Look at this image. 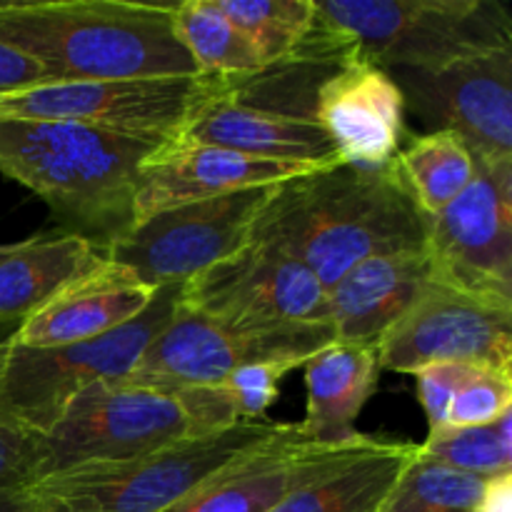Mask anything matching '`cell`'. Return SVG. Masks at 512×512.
<instances>
[{
  "instance_id": "cell-18",
  "label": "cell",
  "mask_w": 512,
  "mask_h": 512,
  "mask_svg": "<svg viewBox=\"0 0 512 512\" xmlns=\"http://www.w3.org/2000/svg\"><path fill=\"white\" fill-rule=\"evenodd\" d=\"M158 288L103 258L23 320L10 338L25 348H58L113 333L153 303Z\"/></svg>"
},
{
  "instance_id": "cell-12",
  "label": "cell",
  "mask_w": 512,
  "mask_h": 512,
  "mask_svg": "<svg viewBox=\"0 0 512 512\" xmlns=\"http://www.w3.org/2000/svg\"><path fill=\"white\" fill-rule=\"evenodd\" d=\"M180 305L243 328L328 323L325 290L295 255L263 238L203 270L180 290Z\"/></svg>"
},
{
  "instance_id": "cell-17",
  "label": "cell",
  "mask_w": 512,
  "mask_h": 512,
  "mask_svg": "<svg viewBox=\"0 0 512 512\" xmlns=\"http://www.w3.org/2000/svg\"><path fill=\"white\" fill-rule=\"evenodd\" d=\"M310 170L315 168L250 158V155L218 148V145L178 140V143L155 148L140 165L133 225L175 205L198 203V200L260 188V185H280Z\"/></svg>"
},
{
  "instance_id": "cell-6",
  "label": "cell",
  "mask_w": 512,
  "mask_h": 512,
  "mask_svg": "<svg viewBox=\"0 0 512 512\" xmlns=\"http://www.w3.org/2000/svg\"><path fill=\"white\" fill-rule=\"evenodd\" d=\"M180 290L183 285H163L138 318L83 343L25 348L8 338L0 365V420L23 433L43 435L85 388L128 378L178 313Z\"/></svg>"
},
{
  "instance_id": "cell-29",
  "label": "cell",
  "mask_w": 512,
  "mask_h": 512,
  "mask_svg": "<svg viewBox=\"0 0 512 512\" xmlns=\"http://www.w3.org/2000/svg\"><path fill=\"white\" fill-rule=\"evenodd\" d=\"M293 368L298 365L285 363V360H265V363L243 365L228 380L213 385L230 423L263 420L265 410L278 400L280 380Z\"/></svg>"
},
{
  "instance_id": "cell-31",
  "label": "cell",
  "mask_w": 512,
  "mask_h": 512,
  "mask_svg": "<svg viewBox=\"0 0 512 512\" xmlns=\"http://www.w3.org/2000/svg\"><path fill=\"white\" fill-rule=\"evenodd\" d=\"M8 338L0 340V365H3ZM35 458H38V435L23 433L0 420V490L30 488L35 483Z\"/></svg>"
},
{
  "instance_id": "cell-13",
  "label": "cell",
  "mask_w": 512,
  "mask_h": 512,
  "mask_svg": "<svg viewBox=\"0 0 512 512\" xmlns=\"http://www.w3.org/2000/svg\"><path fill=\"white\" fill-rule=\"evenodd\" d=\"M475 180L428 220L435 278L512 298V160L475 158Z\"/></svg>"
},
{
  "instance_id": "cell-15",
  "label": "cell",
  "mask_w": 512,
  "mask_h": 512,
  "mask_svg": "<svg viewBox=\"0 0 512 512\" xmlns=\"http://www.w3.org/2000/svg\"><path fill=\"white\" fill-rule=\"evenodd\" d=\"M375 438L360 433L345 443H320L300 425L283 433L200 485L170 512H273L295 490L368 450Z\"/></svg>"
},
{
  "instance_id": "cell-34",
  "label": "cell",
  "mask_w": 512,
  "mask_h": 512,
  "mask_svg": "<svg viewBox=\"0 0 512 512\" xmlns=\"http://www.w3.org/2000/svg\"><path fill=\"white\" fill-rule=\"evenodd\" d=\"M478 512H512V473L488 478Z\"/></svg>"
},
{
  "instance_id": "cell-32",
  "label": "cell",
  "mask_w": 512,
  "mask_h": 512,
  "mask_svg": "<svg viewBox=\"0 0 512 512\" xmlns=\"http://www.w3.org/2000/svg\"><path fill=\"white\" fill-rule=\"evenodd\" d=\"M473 370V365L438 363L428 365V368L415 373V380H418V398L425 415H428L430 430L443 428L445 418H448L450 400H453V395L458 393V388L465 383V378Z\"/></svg>"
},
{
  "instance_id": "cell-1",
  "label": "cell",
  "mask_w": 512,
  "mask_h": 512,
  "mask_svg": "<svg viewBox=\"0 0 512 512\" xmlns=\"http://www.w3.org/2000/svg\"><path fill=\"white\" fill-rule=\"evenodd\" d=\"M253 238L295 255L328 293L363 260L428 248V218L395 160L385 168L343 160L275 185Z\"/></svg>"
},
{
  "instance_id": "cell-4",
  "label": "cell",
  "mask_w": 512,
  "mask_h": 512,
  "mask_svg": "<svg viewBox=\"0 0 512 512\" xmlns=\"http://www.w3.org/2000/svg\"><path fill=\"white\" fill-rule=\"evenodd\" d=\"M315 10L350 53L383 70H438L512 48L498 0H315Z\"/></svg>"
},
{
  "instance_id": "cell-23",
  "label": "cell",
  "mask_w": 512,
  "mask_h": 512,
  "mask_svg": "<svg viewBox=\"0 0 512 512\" xmlns=\"http://www.w3.org/2000/svg\"><path fill=\"white\" fill-rule=\"evenodd\" d=\"M413 453V443L375 440L358 458L295 490L273 512H378Z\"/></svg>"
},
{
  "instance_id": "cell-8",
  "label": "cell",
  "mask_w": 512,
  "mask_h": 512,
  "mask_svg": "<svg viewBox=\"0 0 512 512\" xmlns=\"http://www.w3.org/2000/svg\"><path fill=\"white\" fill-rule=\"evenodd\" d=\"M200 435L178 393L133 383H95L75 395L58 423L38 435L35 483L68 470L133 460Z\"/></svg>"
},
{
  "instance_id": "cell-22",
  "label": "cell",
  "mask_w": 512,
  "mask_h": 512,
  "mask_svg": "<svg viewBox=\"0 0 512 512\" xmlns=\"http://www.w3.org/2000/svg\"><path fill=\"white\" fill-rule=\"evenodd\" d=\"M103 258L93 243L73 233L35 235L13 243L0 258V325L18 328Z\"/></svg>"
},
{
  "instance_id": "cell-35",
  "label": "cell",
  "mask_w": 512,
  "mask_h": 512,
  "mask_svg": "<svg viewBox=\"0 0 512 512\" xmlns=\"http://www.w3.org/2000/svg\"><path fill=\"white\" fill-rule=\"evenodd\" d=\"M0 512H38V503L30 488L0 490Z\"/></svg>"
},
{
  "instance_id": "cell-20",
  "label": "cell",
  "mask_w": 512,
  "mask_h": 512,
  "mask_svg": "<svg viewBox=\"0 0 512 512\" xmlns=\"http://www.w3.org/2000/svg\"><path fill=\"white\" fill-rule=\"evenodd\" d=\"M183 140L218 145L260 160L330 168L343 163L338 148L313 115L280 113L240 100V88L215 100Z\"/></svg>"
},
{
  "instance_id": "cell-7",
  "label": "cell",
  "mask_w": 512,
  "mask_h": 512,
  "mask_svg": "<svg viewBox=\"0 0 512 512\" xmlns=\"http://www.w3.org/2000/svg\"><path fill=\"white\" fill-rule=\"evenodd\" d=\"M240 83L220 75L48 83L0 95V118L78 123L163 148L183 140L190 125Z\"/></svg>"
},
{
  "instance_id": "cell-14",
  "label": "cell",
  "mask_w": 512,
  "mask_h": 512,
  "mask_svg": "<svg viewBox=\"0 0 512 512\" xmlns=\"http://www.w3.org/2000/svg\"><path fill=\"white\" fill-rule=\"evenodd\" d=\"M433 130L465 140L475 158L512 160V48L438 70H385Z\"/></svg>"
},
{
  "instance_id": "cell-5",
  "label": "cell",
  "mask_w": 512,
  "mask_h": 512,
  "mask_svg": "<svg viewBox=\"0 0 512 512\" xmlns=\"http://www.w3.org/2000/svg\"><path fill=\"white\" fill-rule=\"evenodd\" d=\"M285 423L250 420L193 435L133 460L50 475L30 485L38 512H170L220 470L283 433Z\"/></svg>"
},
{
  "instance_id": "cell-36",
  "label": "cell",
  "mask_w": 512,
  "mask_h": 512,
  "mask_svg": "<svg viewBox=\"0 0 512 512\" xmlns=\"http://www.w3.org/2000/svg\"><path fill=\"white\" fill-rule=\"evenodd\" d=\"M13 325H0V340H3V338H8V335L10 333H13Z\"/></svg>"
},
{
  "instance_id": "cell-9",
  "label": "cell",
  "mask_w": 512,
  "mask_h": 512,
  "mask_svg": "<svg viewBox=\"0 0 512 512\" xmlns=\"http://www.w3.org/2000/svg\"><path fill=\"white\" fill-rule=\"evenodd\" d=\"M335 340L330 323H290L243 328L178 308L168 328L148 345L125 383L180 393L213 388L243 365L285 360L305 365Z\"/></svg>"
},
{
  "instance_id": "cell-25",
  "label": "cell",
  "mask_w": 512,
  "mask_h": 512,
  "mask_svg": "<svg viewBox=\"0 0 512 512\" xmlns=\"http://www.w3.org/2000/svg\"><path fill=\"white\" fill-rule=\"evenodd\" d=\"M173 30L200 75L248 80L268 70L253 43L220 13L215 0L175 3Z\"/></svg>"
},
{
  "instance_id": "cell-16",
  "label": "cell",
  "mask_w": 512,
  "mask_h": 512,
  "mask_svg": "<svg viewBox=\"0 0 512 512\" xmlns=\"http://www.w3.org/2000/svg\"><path fill=\"white\" fill-rule=\"evenodd\" d=\"M313 118L323 125L345 163L385 168L403 143V90L383 68L350 53L320 83Z\"/></svg>"
},
{
  "instance_id": "cell-37",
  "label": "cell",
  "mask_w": 512,
  "mask_h": 512,
  "mask_svg": "<svg viewBox=\"0 0 512 512\" xmlns=\"http://www.w3.org/2000/svg\"><path fill=\"white\" fill-rule=\"evenodd\" d=\"M10 245H13V243H5V245H0V258H3L5 253H8V250H10Z\"/></svg>"
},
{
  "instance_id": "cell-21",
  "label": "cell",
  "mask_w": 512,
  "mask_h": 512,
  "mask_svg": "<svg viewBox=\"0 0 512 512\" xmlns=\"http://www.w3.org/2000/svg\"><path fill=\"white\" fill-rule=\"evenodd\" d=\"M303 368L308 390V408L300 423L303 433L320 443L358 438L355 420L380 375L378 348L333 340L308 358Z\"/></svg>"
},
{
  "instance_id": "cell-28",
  "label": "cell",
  "mask_w": 512,
  "mask_h": 512,
  "mask_svg": "<svg viewBox=\"0 0 512 512\" xmlns=\"http://www.w3.org/2000/svg\"><path fill=\"white\" fill-rule=\"evenodd\" d=\"M420 448L433 458L465 470V473L493 478L512 473V410L500 420L480 428H438L430 430Z\"/></svg>"
},
{
  "instance_id": "cell-24",
  "label": "cell",
  "mask_w": 512,
  "mask_h": 512,
  "mask_svg": "<svg viewBox=\"0 0 512 512\" xmlns=\"http://www.w3.org/2000/svg\"><path fill=\"white\" fill-rule=\"evenodd\" d=\"M395 168L425 218L443 213L475 180V155L450 130H430L395 155Z\"/></svg>"
},
{
  "instance_id": "cell-33",
  "label": "cell",
  "mask_w": 512,
  "mask_h": 512,
  "mask_svg": "<svg viewBox=\"0 0 512 512\" xmlns=\"http://www.w3.org/2000/svg\"><path fill=\"white\" fill-rule=\"evenodd\" d=\"M48 83H53V78L38 60L0 40V95L23 93Z\"/></svg>"
},
{
  "instance_id": "cell-3",
  "label": "cell",
  "mask_w": 512,
  "mask_h": 512,
  "mask_svg": "<svg viewBox=\"0 0 512 512\" xmlns=\"http://www.w3.org/2000/svg\"><path fill=\"white\" fill-rule=\"evenodd\" d=\"M153 150L78 123L0 118V175L38 195L63 233L103 255L133 228L138 170Z\"/></svg>"
},
{
  "instance_id": "cell-2",
  "label": "cell",
  "mask_w": 512,
  "mask_h": 512,
  "mask_svg": "<svg viewBox=\"0 0 512 512\" xmlns=\"http://www.w3.org/2000/svg\"><path fill=\"white\" fill-rule=\"evenodd\" d=\"M175 3L5 0L0 40L38 60L53 83L200 75L173 30Z\"/></svg>"
},
{
  "instance_id": "cell-27",
  "label": "cell",
  "mask_w": 512,
  "mask_h": 512,
  "mask_svg": "<svg viewBox=\"0 0 512 512\" xmlns=\"http://www.w3.org/2000/svg\"><path fill=\"white\" fill-rule=\"evenodd\" d=\"M215 5L243 30L268 70L298 58L318 23L315 0H215Z\"/></svg>"
},
{
  "instance_id": "cell-11",
  "label": "cell",
  "mask_w": 512,
  "mask_h": 512,
  "mask_svg": "<svg viewBox=\"0 0 512 512\" xmlns=\"http://www.w3.org/2000/svg\"><path fill=\"white\" fill-rule=\"evenodd\" d=\"M273 190L275 185H260L175 205L133 225L105 258L130 268L153 288L185 285L250 243Z\"/></svg>"
},
{
  "instance_id": "cell-26",
  "label": "cell",
  "mask_w": 512,
  "mask_h": 512,
  "mask_svg": "<svg viewBox=\"0 0 512 512\" xmlns=\"http://www.w3.org/2000/svg\"><path fill=\"white\" fill-rule=\"evenodd\" d=\"M488 478L465 473L415 445L378 512H478Z\"/></svg>"
},
{
  "instance_id": "cell-30",
  "label": "cell",
  "mask_w": 512,
  "mask_h": 512,
  "mask_svg": "<svg viewBox=\"0 0 512 512\" xmlns=\"http://www.w3.org/2000/svg\"><path fill=\"white\" fill-rule=\"evenodd\" d=\"M510 410L512 375L475 368L450 400L445 425L448 428H480V425L495 423Z\"/></svg>"
},
{
  "instance_id": "cell-19",
  "label": "cell",
  "mask_w": 512,
  "mask_h": 512,
  "mask_svg": "<svg viewBox=\"0 0 512 512\" xmlns=\"http://www.w3.org/2000/svg\"><path fill=\"white\" fill-rule=\"evenodd\" d=\"M433 280L428 248L363 260L325 293L335 340L378 348Z\"/></svg>"
},
{
  "instance_id": "cell-10",
  "label": "cell",
  "mask_w": 512,
  "mask_h": 512,
  "mask_svg": "<svg viewBox=\"0 0 512 512\" xmlns=\"http://www.w3.org/2000/svg\"><path fill=\"white\" fill-rule=\"evenodd\" d=\"M378 360L410 375L438 363L512 375V298L435 278L380 340Z\"/></svg>"
}]
</instances>
